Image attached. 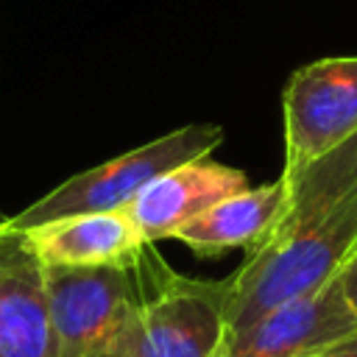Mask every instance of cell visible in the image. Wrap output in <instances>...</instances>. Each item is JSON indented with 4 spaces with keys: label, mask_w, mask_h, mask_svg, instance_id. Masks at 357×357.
<instances>
[{
    "label": "cell",
    "mask_w": 357,
    "mask_h": 357,
    "mask_svg": "<svg viewBox=\"0 0 357 357\" xmlns=\"http://www.w3.org/2000/svg\"><path fill=\"white\" fill-rule=\"evenodd\" d=\"M284 209L229 276L226 337L337 276L357 245V131L326 153L282 170Z\"/></svg>",
    "instance_id": "1"
},
{
    "label": "cell",
    "mask_w": 357,
    "mask_h": 357,
    "mask_svg": "<svg viewBox=\"0 0 357 357\" xmlns=\"http://www.w3.org/2000/svg\"><path fill=\"white\" fill-rule=\"evenodd\" d=\"M134 304L100 357H218L226 340V279H192L176 273L142 243L128 259Z\"/></svg>",
    "instance_id": "2"
},
{
    "label": "cell",
    "mask_w": 357,
    "mask_h": 357,
    "mask_svg": "<svg viewBox=\"0 0 357 357\" xmlns=\"http://www.w3.org/2000/svg\"><path fill=\"white\" fill-rule=\"evenodd\" d=\"M223 142V128L218 123H190L167 131L134 151H126L103 165L70 176L22 212L8 218L17 229H33L56 218L84 215V212H112L128 209L131 201L162 173L209 156Z\"/></svg>",
    "instance_id": "3"
},
{
    "label": "cell",
    "mask_w": 357,
    "mask_h": 357,
    "mask_svg": "<svg viewBox=\"0 0 357 357\" xmlns=\"http://www.w3.org/2000/svg\"><path fill=\"white\" fill-rule=\"evenodd\" d=\"M53 357H100L134 304L128 265H45Z\"/></svg>",
    "instance_id": "4"
},
{
    "label": "cell",
    "mask_w": 357,
    "mask_h": 357,
    "mask_svg": "<svg viewBox=\"0 0 357 357\" xmlns=\"http://www.w3.org/2000/svg\"><path fill=\"white\" fill-rule=\"evenodd\" d=\"M284 170L298 167L357 131V56L298 67L282 92Z\"/></svg>",
    "instance_id": "5"
},
{
    "label": "cell",
    "mask_w": 357,
    "mask_h": 357,
    "mask_svg": "<svg viewBox=\"0 0 357 357\" xmlns=\"http://www.w3.org/2000/svg\"><path fill=\"white\" fill-rule=\"evenodd\" d=\"M351 329H357V312L335 276L229 335L218 357H307Z\"/></svg>",
    "instance_id": "6"
},
{
    "label": "cell",
    "mask_w": 357,
    "mask_h": 357,
    "mask_svg": "<svg viewBox=\"0 0 357 357\" xmlns=\"http://www.w3.org/2000/svg\"><path fill=\"white\" fill-rule=\"evenodd\" d=\"M0 357H53L45 262L8 218L0 223Z\"/></svg>",
    "instance_id": "7"
},
{
    "label": "cell",
    "mask_w": 357,
    "mask_h": 357,
    "mask_svg": "<svg viewBox=\"0 0 357 357\" xmlns=\"http://www.w3.org/2000/svg\"><path fill=\"white\" fill-rule=\"evenodd\" d=\"M248 187V176L237 167L215 162L209 156L184 162L159 178H153L128 206L145 243L173 237L184 223L226 195Z\"/></svg>",
    "instance_id": "8"
},
{
    "label": "cell",
    "mask_w": 357,
    "mask_h": 357,
    "mask_svg": "<svg viewBox=\"0 0 357 357\" xmlns=\"http://www.w3.org/2000/svg\"><path fill=\"white\" fill-rule=\"evenodd\" d=\"M287 201L284 178H273L259 187H245L234 195L220 198L198 218L184 223L170 240L187 245L195 257L212 259L234 248L251 251L276 226Z\"/></svg>",
    "instance_id": "9"
},
{
    "label": "cell",
    "mask_w": 357,
    "mask_h": 357,
    "mask_svg": "<svg viewBox=\"0 0 357 357\" xmlns=\"http://www.w3.org/2000/svg\"><path fill=\"white\" fill-rule=\"evenodd\" d=\"M25 231L45 265L64 268L123 265L145 243L128 209L67 215Z\"/></svg>",
    "instance_id": "10"
},
{
    "label": "cell",
    "mask_w": 357,
    "mask_h": 357,
    "mask_svg": "<svg viewBox=\"0 0 357 357\" xmlns=\"http://www.w3.org/2000/svg\"><path fill=\"white\" fill-rule=\"evenodd\" d=\"M307 357H357V329H351L349 335H343V337L310 351Z\"/></svg>",
    "instance_id": "11"
},
{
    "label": "cell",
    "mask_w": 357,
    "mask_h": 357,
    "mask_svg": "<svg viewBox=\"0 0 357 357\" xmlns=\"http://www.w3.org/2000/svg\"><path fill=\"white\" fill-rule=\"evenodd\" d=\"M337 282H340V287H343L349 304H351L354 312H357V245H354V251L349 254V259L343 262V268L337 271Z\"/></svg>",
    "instance_id": "12"
},
{
    "label": "cell",
    "mask_w": 357,
    "mask_h": 357,
    "mask_svg": "<svg viewBox=\"0 0 357 357\" xmlns=\"http://www.w3.org/2000/svg\"><path fill=\"white\" fill-rule=\"evenodd\" d=\"M3 220H6V218H3V215H0V223H3Z\"/></svg>",
    "instance_id": "13"
}]
</instances>
